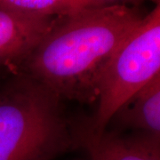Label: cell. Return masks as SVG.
I'll use <instances>...</instances> for the list:
<instances>
[{
    "instance_id": "6da1fadb",
    "label": "cell",
    "mask_w": 160,
    "mask_h": 160,
    "mask_svg": "<svg viewBox=\"0 0 160 160\" xmlns=\"http://www.w3.org/2000/svg\"><path fill=\"white\" fill-rule=\"evenodd\" d=\"M146 14L111 3L62 17L21 65L62 101L97 102L99 85L115 52Z\"/></svg>"
},
{
    "instance_id": "7a4b0ae2",
    "label": "cell",
    "mask_w": 160,
    "mask_h": 160,
    "mask_svg": "<svg viewBox=\"0 0 160 160\" xmlns=\"http://www.w3.org/2000/svg\"><path fill=\"white\" fill-rule=\"evenodd\" d=\"M62 100L25 72L0 90V160H55L73 150Z\"/></svg>"
},
{
    "instance_id": "3957f363",
    "label": "cell",
    "mask_w": 160,
    "mask_h": 160,
    "mask_svg": "<svg viewBox=\"0 0 160 160\" xmlns=\"http://www.w3.org/2000/svg\"><path fill=\"white\" fill-rule=\"evenodd\" d=\"M160 73V6L147 13L115 52L99 85L98 107L87 118L95 132L106 129L116 110Z\"/></svg>"
},
{
    "instance_id": "277c9868",
    "label": "cell",
    "mask_w": 160,
    "mask_h": 160,
    "mask_svg": "<svg viewBox=\"0 0 160 160\" xmlns=\"http://www.w3.org/2000/svg\"><path fill=\"white\" fill-rule=\"evenodd\" d=\"M70 126L75 149L84 150L86 160H160V137L109 128L99 132L87 118Z\"/></svg>"
},
{
    "instance_id": "5b68a950",
    "label": "cell",
    "mask_w": 160,
    "mask_h": 160,
    "mask_svg": "<svg viewBox=\"0 0 160 160\" xmlns=\"http://www.w3.org/2000/svg\"><path fill=\"white\" fill-rule=\"evenodd\" d=\"M62 17L0 9V67L22 65Z\"/></svg>"
},
{
    "instance_id": "8992f818",
    "label": "cell",
    "mask_w": 160,
    "mask_h": 160,
    "mask_svg": "<svg viewBox=\"0 0 160 160\" xmlns=\"http://www.w3.org/2000/svg\"><path fill=\"white\" fill-rule=\"evenodd\" d=\"M160 137V73L116 110L108 126ZM107 128V127H106Z\"/></svg>"
},
{
    "instance_id": "52a82bcc",
    "label": "cell",
    "mask_w": 160,
    "mask_h": 160,
    "mask_svg": "<svg viewBox=\"0 0 160 160\" xmlns=\"http://www.w3.org/2000/svg\"><path fill=\"white\" fill-rule=\"evenodd\" d=\"M106 4L102 0H0V9L36 16L60 17Z\"/></svg>"
},
{
    "instance_id": "ba28073f",
    "label": "cell",
    "mask_w": 160,
    "mask_h": 160,
    "mask_svg": "<svg viewBox=\"0 0 160 160\" xmlns=\"http://www.w3.org/2000/svg\"><path fill=\"white\" fill-rule=\"evenodd\" d=\"M105 3H108V4H111V3H118V2H116V1H120V0H102ZM121 1H144V0H121ZM151 2H154L156 5H159L160 0H149Z\"/></svg>"
},
{
    "instance_id": "9c48e42d",
    "label": "cell",
    "mask_w": 160,
    "mask_h": 160,
    "mask_svg": "<svg viewBox=\"0 0 160 160\" xmlns=\"http://www.w3.org/2000/svg\"><path fill=\"white\" fill-rule=\"evenodd\" d=\"M57 160V159H55ZM68 160H86V158H71V159H68Z\"/></svg>"
}]
</instances>
